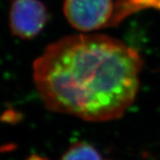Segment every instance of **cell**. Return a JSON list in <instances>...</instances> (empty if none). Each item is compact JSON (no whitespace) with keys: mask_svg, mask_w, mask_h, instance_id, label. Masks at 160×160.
Returning a JSON list of instances; mask_svg holds the SVG:
<instances>
[{"mask_svg":"<svg viewBox=\"0 0 160 160\" xmlns=\"http://www.w3.org/2000/svg\"><path fill=\"white\" fill-rule=\"evenodd\" d=\"M47 17V9L40 0H11L9 28L21 39L36 38L45 28Z\"/></svg>","mask_w":160,"mask_h":160,"instance_id":"obj_3","label":"cell"},{"mask_svg":"<svg viewBox=\"0 0 160 160\" xmlns=\"http://www.w3.org/2000/svg\"><path fill=\"white\" fill-rule=\"evenodd\" d=\"M14 149H15V145L14 144L8 143V144H6V145H3L0 148V152H8V151H11V150Z\"/></svg>","mask_w":160,"mask_h":160,"instance_id":"obj_6","label":"cell"},{"mask_svg":"<svg viewBox=\"0 0 160 160\" xmlns=\"http://www.w3.org/2000/svg\"><path fill=\"white\" fill-rule=\"evenodd\" d=\"M62 160H101L97 150L86 143H78L65 153Z\"/></svg>","mask_w":160,"mask_h":160,"instance_id":"obj_4","label":"cell"},{"mask_svg":"<svg viewBox=\"0 0 160 160\" xmlns=\"http://www.w3.org/2000/svg\"><path fill=\"white\" fill-rule=\"evenodd\" d=\"M21 119H22V115L12 109L6 110L0 116V121L8 124H16Z\"/></svg>","mask_w":160,"mask_h":160,"instance_id":"obj_5","label":"cell"},{"mask_svg":"<svg viewBox=\"0 0 160 160\" xmlns=\"http://www.w3.org/2000/svg\"><path fill=\"white\" fill-rule=\"evenodd\" d=\"M113 0H64L63 13L68 22L82 33H90L116 22Z\"/></svg>","mask_w":160,"mask_h":160,"instance_id":"obj_2","label":"cell"},{"mask_svg":"<svg viewBox=\"0 0 160 160\" xmlns=\"http://www.w3.org/2000/svg\"><path fill=\"white\" fill-rule=\"evenodd\" d=\"M27 160H47L46 158H44L42 157H39V156H36V155H32L28 158Z\"/></svg>","mask_w":160,"mask_h":160,"instance_id":"obj_7","label":"cell"},{"mask_svg":"<svg viewBox=\"0 0 160 160\" xmlns=\"http://www.w3.org/2000/svg\"><path fill=\"white\" fill-rule=\"evenodd\" d=\"M143 65L119 39L81 33L49 44L32 64V76L46 109L102 122L119 118L134 102Z\"/></svg>","mask_w":160,"mask_h":160,"instance_id":"obj_1","label":"cell"}]
</instances>
